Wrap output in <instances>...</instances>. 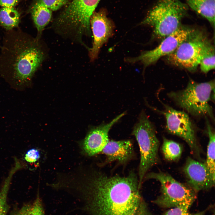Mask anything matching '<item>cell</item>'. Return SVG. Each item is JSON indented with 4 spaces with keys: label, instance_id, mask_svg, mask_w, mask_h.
Returning a JSON list of instances; mask_svg holds the SVG:
<instances>
[{
    "label": "cell",
    "instance_id": "6da1fadb",
    "mask_svg": "<svg viewBox=\"0 0 215 215\" xmlns=\"http://www.w3.org/2000/svg\"><path fill=\"white\" fill-rule=\"evenodd\" d=\"M138 178L95 171L81 188V210L90 215H153L140 193Z\"/></svg>",
    "mask_w": 215,
    "mask_h": 215
},
{
    "label": "cell",
    "instance_id": "44dd1931",
    "mask_svg": "<svg viewBox=\"0 0 215 215\" xmlns=\"http://www.w3.org/2000/svg\"><path fill=\"white\" fill-rule=\"evenodd\" d=\"M162 150L166 159L170 161H175L180 158L182 153V148L178 143L164 138Z\"/></svg>",
    "mask_w": 215,
    "mask_h": 215
},
{
    "label": "cell",
    "instance_id": "2e32d148",
    "mask_svg": "<svg viewBox=\"0 0 215 215\" xmlns=\"http://www.w3.org/2000/svg\"><path fill=\"white\" fill-rule=\"evenodd\" d=\"M188 7L209 22L215 27V0H185Z\"/></svg>",
    "mask_w": 215,
    "mask_h": 215
},
{
    "label": "cell",
    "instance_id": "3957f363",
    "mask_svg": "<svg viewBox=\"0 0 215 215\" xmlns=\"http://www.w3.org/2000/svg\"><path fill=\"white\" fill-rule=\"evenodd\" d=\"M100 0H70L55 19L53 25L60 34L79 42L91 34L90 20Z\"/></svg>",
    "mask_w": 215,
    "mask_h": 215
},
{
    "label": "cell",
    "instance_id": "8fae6325",
    "mask_svg": "<svg viewBox=\"0 0 215 215\" xmlns=\"http://www.w3.org/2000/svg\"><path fill=\"white\" fill-rule=\"evenodd\" d=\"M90 24L93 42L89 55L91 61H93L98 57L102 45L112 35L113 26L103 10L93 13L90 17Z\"/></svg>",
    "mask_w": 215,
    "mask_h": 215
},
{
    "label": "cell",
    "instance_id": "ba28073f",
    "mask_svg": "<svg viewBox=\"0 0 215 215\" xmlns=\"http://www.w3.org/2000/svg\"><path fill=\"white\" fill-rule=\"evenodd\" d=\"M208 39L203 32L194 29L171 53L167 56L171 64L189 71L199 65L204 44Z\"/></svg>",
    "mask_w": 215,
    "mask_h": 215
},
{
    "label": "cell",
    "instance_id": "7402d4cb",
    "mask_svg": "<svg viewBox=\"0 0 215 215\" xmlns=\"http://www.w3.org/2000/svg\"><path fill=\"white\" fill-rule=\"evenodd\" d=\"M191 205L184 204L171 208L164 213V215H204L206 212L205 210L195 213H191L188 209Z\"/></svg>",
    "mask_w": 215,
    "mask_h": 215
},
{
    "label": "cell",
    "instance_id": "30bf717a",
    "mask_svg": "<svg viewBox=\"0 0 215 215\" xmlns=\"http://www.w3.org/2000/svg\"><path fill=\"white\" fill-rule=\"evenodd\" d=\"M194 29L181 25L176 31L165 37L155 48L144 52L136 57L128 59L127 60L131 63L140 62L145 66H148L161 57L173 52Z\"/></svg>",
    "mask_w": 215,
    "mask_h": 215
},
{
    "label": "cell",
    "instance_id": "484cf974",
    "mask_svg": "<svg viewBox=\"0 0 215 215\" xmlns=\"http://www.w3.org/2000/svg\"><path fill=\"white\" fill-rule=\"evenodd\" d=\"M20 0H0V6L2 7L14 8Z\"/></svg>",
    "mask_w": 215,
    "mask_h": 215
},
{
    "label": "cell",
    "instance_id": "9c48e42d",
    "mask_svg": "<svg viewBox=\"0 0 215 215\" xmlns=\"http://www.w3.org/2000/svg\"><path fill=\"white\" fill-rule=\"evenodd\" d=\"M164 106L165 110L160 112L165 117L167 131L183 139L192 152L199 156L200 150L194 129L188 115L183 111L176 110L168 105Z\"/></svg>",
    "mask_w": 215,
    "mask_h": 215
},
{
    "label": "cell",
    "instance_id": "4316f807",
    "mask_svg": "<svg viewBox=\"0 0 215 215\" xmlns=\"http://www.w3.org/2000/svg\"><path fill=\"white\" fill-rule=\"evenodd\" d=\"M27 205H24L19 210L14 211L10 215H26Z\"/></svg>",
    "mask_w": 215,
    "mask_h": 215
},
{
    "label": "cell",
    "instance_id": "4fadbf2b",
    "mask_svg": "<svg viewBox=\"0 0 215 215\" xmlns=\"http://www.w3.org/2000/svg\"><path fill=\"white\" fill-rule=\"evenodd\" d=\"M125 114L123 113L110 122L102 124L89 131L83 145L84 150L87 155L91 156L101 152L109 140L108 134L110 130Z\"/></svg>",
    "mask_w": 215,
    "mask_h": 215
},
{
    "label": "cell",
    "instance_id": "5bb4252c",
    "mask_svg": "<svg viewBox=\"0 0 215 215\" xmlns=\"http://www.w3.org/2000/svg\"><path fill=\"white\" fill-rule=\"evenodd\" d=\"M101 153L106 156L105 164L116 161L124 165L133 158L134 154L133 144L129 140H109Z\"/></svg>",
    "mask_w": 215,
    "mask_h": 215
},
{
    "label": "cell",
    "instance_id": "ffe728a7",
    "mask_svg": "<svg viewBox=\"0 0 215 215\" xmlns=\"http://www.w3.org/2000/svg\"><path fill=\"white\" fill-rule=\"evenodd\" d=\"M199 65L201 71L204 73L215 68V49L208 39L203 46Z\"/></svg>",
    "mask_w": 215,
    "mask_h": 215
},
{
    "label": "cell",
    "instance_id": "8992f818",
    "mask_svg": "<svg viewBox=\"0 0 215 215\" xmlns=\"http://www.w3.org/2000/svg\"><path fill=\"white\" fill-rule=\"evenodd\" d=\"M132 134L135 137L140 149V159L138 178L141 188L148 171L158 161L159 142L153 125L144 112L139 115Z\"/></svg>",
    "mask_w": 215,
    "mask_h": 215
},
{
    "label": "cell",
    "instance_id": "cb8c5ba5",
    "mask_svg": "<svg viewBox=\"0 0 215 215\" xmlns=\"http://www.w3.org/2000/svg\"><path fill=\"white\" fill-rule=\"evenodd\" d=\"M70 0H39L43 4L52 11L57 10L66 5Z\"/></svg>",
    "mask_w": 215,
    "mask_h": 215
},
{
    "label": "cell",
    "instance_id": "603a6c76",
    "mask_svg": "<svg viewBox=\"0 0 215 215\" xmlns=\"http://www.w3.org/2000/svg\"><path fill=\"white\" fill-rule=\"evenodd\" d=\"M26 215H45L42 202L39 193L33 203L27 204Z\"/></svg>",
    "mask_w": 215,
    "mask_h": 215
},
{
    "label": "cell",
    "instance_id": "7c38bea8",
    "mask_svg": "<svg viewBox=\"0 0 215 215\" xmlns=\"http://www.w3.org/2000/svg\"><path fill=\"white\" fill-rule=\"evenodd\" d=\"M187 179V185L196 193L208 190L214 185L205 162L187 158L183 168Z\"/></svg>",
    "mask_w": 215,
    "mask_h": 215
},
{
    "label": "cell",
    "instance_id": "d4e9b609",
    "mask_svg": "<svg viewBox=\"0 0 215 215\" xmlns=\"http://www.w3.org/2000/svg\"><path fill=\"white\" fill-rule=\"evenodd\" d=\"M40 155L39 150L35 148H31L26 152L24 159L27 162L30 163L35 162L39 159Z\"/></svg>",
    "mask_w": 215,
    "mask_h": 215
},
{
    "label": "cell",
    "instance_id": "277c9868",
    "mask_svg": "<svg viewBox=\"0 0 215 215\" xmlns=\"http://www.w3.org/2000/svg\"><path fill=\"white\" fill-rule=\"evenodd\" d=\"M215 81L198 83L190 81L184 90L168 94L177 104L195 116H208L214 120L209 102L214 96Z\"/></svg>",
    "mask_w": 215,
    "mask_h": 215
},
{
    "label": "cell",
    "instance_id": "ac0fdd59",
    "mask_svg": "<svg viewBox=\"0 0 215 215\" xmlns=\"http://www.w3.org/2000/svg\"><path fill=\"white\" fill-rule=\"evenodd\" d=\"M20 14L14 8L2 7L0 9V24L8 31L17 27Z\"/></svg>",
    "mask_w": 215,
    "mask_h": 215
},
{
    "label": "cell",
    "instance_id": "5b68a950",
    "mask_svg": "<svg viewBox=\"0 0 215 215\" xmlns=\"http://www.w3.org/2000/svg\"><path fill=\"white\" fill-rule=\"evenodd\" d=\"M188 7L179 0H159L142 24L153 26L156 36L165 37L181 26L182 19L187 14Z\"/></svg>",
    "mask_w": 215,
    "mask_h": 215
},
{
    "label": "cell",
    "instance_id": "e0dca14e",
    "mask_svg": "<svg viewBox=\"0 0 215 215\" xmlns=\"http://www.w3.org/2000/svg\"><path fill=\"white\" fill-rule=\"evenodd\" d=\"M206 124L209 142L207 149L206 159L205 163L211 178L215 181V133L207 119Z\"/></svg>",
    "mask_w": 215,
    "mask_h": 215
},
{
    "label": "cell",
    "instance_id": "9a60e30c",
    "mask_svg": "<svg viewBox=\"0 0 215 215\" xmlns=\"http://www.w3.org/2000/svg\"><path fill=\"white\" fill-rule=\"evenodd\" d=\"M52 12L39 0L32 7L31 15L37 31V39H40L43 30L51 21Z\"/></svg>",
    "mask_w": 215,
    "mask_h": 215
},
{
    "label": "cell",
    "instance_id": "52a82bcc",
    "mask_svg": "<svg viewBox=\"0 0 215 215\" xmlns=\"http://www.w3.org/2000/svg\"><path fill=\"white\" fill-rule=\"evenodd\" d=\"M155 179L160 184V194L153 201L162 208H172L184 204L192 205L196 192L187 184L182 183L163 172L147 173L144 180Z\"/></svg>",
    "mask_w": 215,
    "mask_h": 215
},
{
    "label": "cell",
    "instance_id": "7a4b0ae2",
    "mask_svg": "<svg viewBox=\"0 0 215 215\" xmlns=\"http://www.w3.org/2000/svg\"><path fill=\"white\" fill-rule=\"evenodd\" d=\"M40 40L20 30L6 31L1 47L0 74L18 86L29 84L45 57Z\"/></svg>",
    "mask_w": 215,
    "mask_h": 215
},
{
    "label": "cell",
    "instance_id": "d6986e66",
    "mask_svg": "<svg viewBox=\"0 0 215 215\" xmlns=\"http://www.w3.org/2000/svg\"><path fill=\"white\" fill-rule=\"evenodd\" d=\"M21 168V166L19 163H14L0 190V215H7L9 209L7 202V196L11 181L14 174Z\"/></svg>",
    "mask_w": 215,
    "mask_h": 215
}]
</instances>
